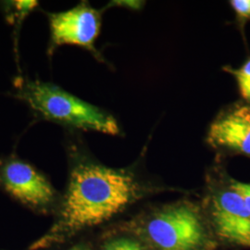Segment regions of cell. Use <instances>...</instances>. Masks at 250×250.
Wrapping results in <instances>:
<instances>
[{
    "mask_svg": "<svg viewBox=\"0 0 250 250\" xmlns=\"http://www.w3.org/2000/svg\"><path fill=\"white\" fill-rule=\"evenodd\" d=\"M230 183L233 189L241 196L245 202V205L250 213V183H242L232 178H230Z\"/></svg>",
    "mask_w": 250,
    "mask_h": 250,
    "instance_id": "cell-11",
    "label": "cell"
},
{
    "mask_svg": "<svg viewBox=\"0 0 250 250\" xmlns=\"http://www.w3.org/2000/svg\"><path fill=\"white\" fill-rule=\"evenodd\" d=\"M0 188L30 208L47 212L57 205L58 194L44 174L16 156L0 161Z\"/></svg>",
    "mask_w": 250,
    "mask_h": 250,
    "instance_id": "cell-5",
    "label": "cell"
},
{
    "mask_svg": "<svg viewBox=\"0 0 250 250\" xmlns=\"http://www.w3.org/2000/svg\"><path fill=\"white\" fill-rule=\"evenodd\" d=\"M205 215L219 244L250 249V213L230 177L214 184L207 197Z\"/></svg>",
    "mask_w": 250,
    "mask_h": 250,
    "instance_id": "cell-4",
    "label": "cell"
},
{
    "mask_svg": "<svg viewBox=\"0 0 250 250\" xmlns=\"http://www.w3.org/2000/svg\"><path fill=\"white\" fill-rule=\"evenodd\" d=\"M50 27L49 53L62 45H75L94 50L100 30L99 11L82 3L63 12L48 14Z\"/></svg>",
    "mask_w": 250,
    "mask_h": 250,
    "instance_id": "cell-6",
    "label": "cell"
},
{
    "mask_svg": "<svg viewBox=\"0 0 250 250\" xmlns=\"http://www.w3.org/2000/svg\"><path fill=\"white\" fill-rule=\"evenodd\" d=\"M123 229L152 250H215L219 246L205 212L187 200L141 215Z\"/></svg>",
    "mask_w": 250,
    "mask_h": 250,
    "instance_id": "cell-2",
    "label": "cell"
},
{
    "mask_svg": "<svg viewBox=\"0 0 250 250\" xmlns=\"http://www.w3.org/2000/svg\"><path fill=\"white\" fill-rule=\"evenodd\" d=\"M124 230V229H123ZM100 250H152L145 242L132 232L124 230L122 233L109 236L103 242Z\"/></svg>",
    "mask_w": 250,
    "mask_h": 250,
    "instance_id": "cell-8",
    "label": "cell"
},
{
    "mask_svg": "<svg viewBox=\"0 0 250 250\" xmlns=\"http://www.w3.org/2000/svg\"><path fill=\"white\" fill-rule=\"evenodd\" d=\"M145 192L129 170L109 168L88 160L75 161L55 223L31 249L52 247L105 224L141 199Z\"/></svg>",
    "mask_w": 250,
    "mask_h": 250,
    "instance_id": "cell-1",
    "label": "cell"
},
{
    "mask_svg": "<svg viewBox=\"0 0 250 250\" xmlns=\"http://www.w3.org/2000/svg\"><path fill=\"white\" fill-rule=\"evenodd\" d=\"M18 82L15 97L26 102L45 120L103 134L116 135L120 133L116 120L110 114L53 83L39 80L20 79Z\"/></svg>",
    "mask_w": 250,
    "mask_h": 250,
    "instance_id": "cell-3",
    "label": "cell"
},
{
    "mask_svg": "<svg viewBox=\"0 0 250 250\" xmlns=\"http://www.w3.org/2000/svg\"><path fill=\"white\" fill-rule=\"evenodd\" d=\"M208 141L216 147L250 158V105L230 108L210 125Z\"/></svg>",
    "mask_w": 250,
    "mask_h": 250,
    "instance_id": "cell-7",
    "label": "cell"
},
{
    "mask_svg": "<svg viewBox=\"0 0 250 250\" xmlns=\"http://www.w3.org/2000/svg\"><path fill=\"white\" fill-rule=\"evenodd\" d=\"M229 72L235 77L242 97L250 103V59L241 68L237 70L230 69Z\"/></svg>",
    "mask_w": 250,
    "mask_h": 250,
    "instance_id": "cell-9",
    "label": "cell"
},
{
    "mask_svg": "<svg viewBox=\"0 0 250 250\" xmlns=\"http://www.w3.org/2000/svg\"><path fill=\"white\" fill-rule=\"evenodd\" d=\"M66 250H92V248L88 243H79Z\"/></svg>",
    "mask_w": 250,
    "mask_h": 250,
    "instance_id": "cell-12",
    "label": "cell"
},
{
    "mask_svg": "<svg viewBox=\"0 0 250 250\" xmlns=\"http://www.w3.org/2000/svg\"><path fill=\"white\" fill-rule=\"evenodd\" d=\"M230 4L239 21L250 20V0H232Z\"/></svg>",
    "mask_w": 250,
    "mask_h": 250,
    "instance_id": "cell-10",
    "label": "cell"
}]
</instances>
